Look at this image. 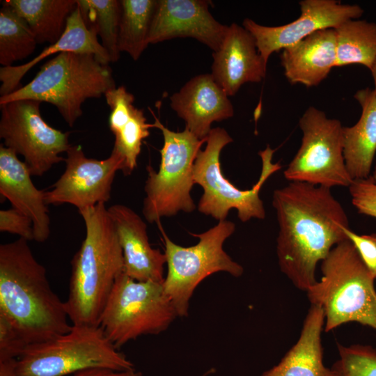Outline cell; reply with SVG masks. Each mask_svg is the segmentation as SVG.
<instances>
[{
	"mask_svg": "<svg viewBox=\"0 0 376 376\" xmlns=\"http://www.w3.org/2000/svg\"><path fill=\"white\" fill-rule=\"evenodd\" d=\"M272 205L279 224L276 256L281 271L298 289L313 285L318 263L348 240L347 214L331 189L289 182L274 190Z\"/></svg>",
	"mask_w": 376,
	"mask_h": 376,
	"instance_id": "6da1fadb",
	"label": "cell"
},
{
	"mask_svg": "<svg viewBox=\"0 0 376 376\" xmlns=\"http://www.w3.org/2000/svg\"><path fill=\"white\" fill-rule=\"evenodd\" d=\"M0 313L29 345L49 340L72 327L65 301L52 289L45 267L23 238L0 245Z\"/></svg>",
	"mask_w": 376,
	"mask_h": 376,
	"instance_id": "7a4b0ae2",
	"label": "cell"
},
{
	"mask_svg": "<svg viewBox=\"0 0 376 376\" xmlns=\"http://www.w3.org/2000/svg\"><path fill=\"white\" fill-rule=\"evenodd\" d=\"M79 212L86 236L71 261L65 308L72 324L99 326L116 280L124 271L123 250L105 203Z\"/></svg>",
	"mask_w": 376,
	"mask_h": 376,
	"instance_id": "3957f363",
	"label": "cell"
},
{
	"mask_svg": "<svg viewBox=\"0 0 376 376\" xmlns=\"http://www.w3.org/2000/svg\"><path fill=\"white\" fill-rule=\"evenodd\" d=\"M320 269V280L306 293L311 304L323 310L324 331L355 322L376 331L375 279L353 244L346 240L334 246Z\"/></svg>",
	"mask_w": 376,
	"mask_h": 376,
	"instance_id": "277c9868",
	"label": "cell"
},
{
	"mask_svg": "<svg viewBox=\"0 0 376 376\" xmlns=\"http://www.w3.org/2000/svg\"><path fill=\"white\" fill-rule=\"evenodd\" d=\"M114 88L109 64L93 54L65 52L45 63L29 84L1 96L0 105L19 100L49 103L73 127L86 100L99 98Z\"/></svg>",
	"mask_w": 376,
	"mask_h": 376,
	"instance_id": "5b68a950",
	"label": "cell"
},
{
	"mask_svg": "<svg viewBox=\"0 0 376 376\" xmlns=\"http://www.w3.org/2000/svg\"><path fill=\"white\" fill-rule=\"evenodd\" d=\"M91 368L135 369L100 326L72 324L64 334L29 345L17 359L20 376H65Z\"/></svg>",
	"mask_w": 376,
	"mask_h": 376,
	"instance_id": "8992f818",
	"label": "cell"
},
{
	"mask_svg": "<svg viewBox=\"0 0 376 376\" xmlns=\"http://www.w3.org/2000/svg\"><path fill=\"white\" fill-rule=\"evenodd\" d=\"M231 142L233 139L226 130L212 128L206 139L205 148L197 155L194 164V182L203 189L198 210L219 221L225 220L231 209L237 210L242 222L251 219H263L265 210L259 196L260 191L268 178L281 169L279 163L272 162L276 150L267 146L259 152L262 159L259 179L250 189L241 190L225 178L221 168V152Z\"/></svg>",
	"mask_w": 376,
	"mask_h": 376,
	"instance_id": "52a82bcc",
	"label": "cell"
},
{
	"mask_svg": "<svg viewBox=\"0 0 376 376\" xmlns=\"http://www.w3.org/2000/svg\"><path fill=\"white\" fill-rule=\"evenodd\" d=\"M155 118L152 127L161 130L164 145L160 150L159 170L155 171L151 166L146 168L148 178L142 212L149 223H158L162 217L196 209L191 196L194 185V164L207 139H198L187 129L182 132L170 130Z\"/></svg>",
	"mask_w": 376,
	"mask_h": 376,
	"instance_id": "ba28073f",
	"label": "cell"
},
{
	"mask_svg": "<svg viewBox=\"0 0 376 376\" xmlns=\"http://www.w3.org/2000/svg\"><path fill=\"white\" fill-rule=\"evenodd\" d=\"M160 230L168 268L163 287L178 317L188 316L190 299L196 287L207 276L219 272L235 277L243 274L242 266L234 261L223 248L225 240L235 230L233 222L226 219L219 221L216 226L203 233H190L198 238V242L187 247L176 244L162 228Z\"/></svg>",
	"mask_w": 376,
	"mask_h": 376,
	"instance_id": "9c48e42d",
	"label": "cell"
},
{
	"mask_svg": "<svg viewBox=\"0 0 376 376\" xmlns=\"http://www.w3.org/2000/svg\"><path fill=\"white\" fill-rule=\"evenodd\" d=\"M178 317L163 283L136 281L123 273L116 280L99 326L119 350L140 336L164 331Z\"/></svg>",
	"mask_w": 376,
	"mask_h": 376,
	"instance_id": "30bf717a",
	"label": "cell"
},
{
	"mask_svg": "<svg viewBox=\"0 0 376 376\" xmlns=\"http://www.w3.org/2000/svg\"><path fill=\"white\" fill-rule=\"evenodd\" d=\"M299 126L301 143L283 172L285 178L329 189L348 187L353 180L345 164L340 121L311 106L299 118Z\"/></svg>",
	"mask_w": 376,
	"mask_h": 376,
	"instance_id": "8fae6325",
	"label": "cell"
},
{
	"mask_svg": "<svg viewBox=\"0 0 376 376\" xmlns=\"http://www.w3.org/2000/svg\"><path fill=\"white\" fill-rule=\"evenodd\" d=\"M40 102L19 100L1 104L0 138L3 146L22 155L32 176L40 177L56 164L71 145L70 133L48 125L42 118Z\"/></svg>",
	"mask_w": 376,
	"mask_h": 376,
	"instance_id": "7c38bea8",
	"label": "cell"
},
{
	"mask_svg": "<svg viewBox=\"0 0 376 376\" xmlns=\"http://www.w3.org/2000/svg\"><path fill=\"white\" fill-rule=\"evenodd\" d=\"M66 155L63 173L45 191L47 205L70 204L81 210L107 202L116 173L123 170V158L113 151L104 159L88 158L79 145L71 146Z\"/></svg>",
	"mask_w": 376,
	"mask_h": 376,
	"instance_id": "4fadbf2b",
	"label": "cell"
},
{
	"mask_svg": "<svg viewBox=\"0 0 376 376\" xmlns=\"http://www.w3.org/2000/svg\"><path fill=\"white\" fill-rule=\"evenodd\" d=\"M300 15L281 26L260 25L251 19L242 22L253 36L259 54L265 63L275 52L282 50L320 30L336 29L343 22L359 19L363 8L357 4H346L335 0H302L299 2Z\"/></svg>",
	"mask_w": 376,
	"mask_h": 376,
	"instance_id": "5bb4252c",
	"label": "cell"
},
{
	"mask_svg": "<svg viewBox=\"0 0 376 376\" xmlns=\"http://www.w3.org/2000/svg\"><path fill=\"white\" fill-rule=\"evenodd\" d=\"M204 0H159L152 20L148 43L175 38H192L217 51L228 26L217 22Z\"/></svg>",
	"mask_w": 376,
	"mask_h": 376,
	"instance_id": "9a60e30c",
	"label": "cell"
},
{
	"mask_svg": "<svg viewBox=\"0 0 376 376\" xmlns=\"http://www.w3.org/2000/svg\"><path fill=\"white\" fill-rule=\"evenodd\" d=\"M107 210L123 250V273L136 281L163 283L166 258L164 253L151 246L146 222L122 204L113 205Z\"/></svg>",
	"mask_w": 376,
	"mask_h": 376,
	"instance_id": "2e32d148",
	"label": "cell"
},
{
	"mask_svg": "<svg viewBox=\"0 0 376 376\" xmlns=\"http://www.w3.org/2000/svg\"><path fill=\"white\" fill-rule=\"evenodd\" d=\"M170 105L185 122V129L201 140L207 139L213 122L234 114L228 96L211 74L191 78L171 96Z\"/></svg>",
	"mask_w": 376,
	"mask_h": 376,
	"instance_id": "e0dca14e",
	"label": "cell"
},
{
	"mask_svg": "<svg viewBox=\"0 0 376 376\" xmlns=\"http://www.w3.org/2000/svg\"><path fill=\"white\" fill-rule=\"evenodd\" d=\"M212 73L228 96L237 93L248 82H260L267 64L258 52L253 36L235 23L228 26L220 48L212 54Z\"/></svg>",
	"mask_w": 376,
	"mask_h": 376,
	"instance_id": "ac0fdd59",
	"label": "cell"
},
{
	"mask_svg": "<svg viewBox=\"0 0 376 376\" xmlns=\"http://www.w3.org/2000/svg\"><path fill=\"white\" fill-rule=\"evenodd\" d=\"M27 165L16 152L0 146V193L33 221L34 240L44 242L50 235V218L45 191L33 183Z\"/></svg>",
	"mask_w": 376,
	"mask_h": 376,
	"instance_id": "d6986e66",
	"label": "cell"
},
{
	"mask_svg": "<svg viewBox=\"0 0 376 376\" xmlns=\"http://www.w3.org/2000/svg\"><path fill=\"white\" fill-rule=\"evenodd\" d=\"M280 58L284 75L290 84H301L306 87L318 86L336 67L335 29L318 31L285 47Z\"/></svg>",
	"mask_w": 376,
	"mask_h": 376,
	"instance_id": "ffe728a7",
	"label": "cell"
},
{
	"mask_svg": "<svg viewBox=\"0 0 376 376\" xmlns=\"http://www.w3.org/2000/svg\"><path fill=\"white\" fill-rule=\"evenodd\" d=\"M104 97L110 108L109 127L115 136L112 151L123 158L122 172L129 175L137 166L142 142L152 125L146 123L143 111L134 106V96L125 86L108 91Z\"/></svg>",
	"mask_w": 376,
	"mask_h": 376,
	"instance_id": "44dd1931",
	"label": "cell"
},
{
	"mask_svg": "<svg viewBox=\"0 0 376 376\" xmlns=\"http://www.w3.org/2000/svg\"><path fill=\"white\" fill-rule=\"evenodd\" d=\"M97 36L85 26L77 6L68 18L65 29L57 42L47 47L25 64L0 68L1 96L7 95L20 88L19 86L23 77L42 60L54 54L65 52L93 54L104 63L109 64L111 62L109 56L98 42Z\"/></svg>",
	"mask_w": 376,
	"mask_h": 376,
	"instance_id": "7402d4cb",
	"label": "cell"
},
{
	"mask_svg": "<svg viewBox=\"0 0 376 376\" xmlns=\"http://www.w3.org/2000/svg\"><path fill=\"white\" fill-rule=\"evenodd\" d=\"M324 315L318 305L311 304L300 336L281 361L260 376H335L323 363L321 334Z\"/></svg>",
	"mask_w": 376,
	"mask_h": 376,
	"instance_id": "603a6c76",
	"label": "cell"
},
{
	"mask_svg": "<svg viewBox=\"0 0 376 376\" xmlns=\"http://www.w3.org/2000/svg\"><path fill=\"white\" fill-rule=\"evenodd\" d=\"M354 97L361 108L360 118L354 125L343 128V157L352 180L370 175L376 154V94L366 88L357 91Z\"/></svg>",
	"mask_w": 376,
	"mask_h": 376,
	"instance_id": "cb8c5ba5",
	"label": "cell"
},
{
	"mask_svg": "<svg viewBox=\"0 0 376 376\" xmlns=\"http://www.w3.org/2000/svg\"><path fill=\"white\" fill-rule=\"evenodd\" d=\"M28 23L38 43L57 42L67 20L77 6V0H6Z\"/></svg>",
	"mask_w": 376,
	"mask_h": 376,
	"instance_id": "d4e9b609",
	"label": "cell"
},
{
	"mask_svg": "<svg viewBox=\"0 0 376 376\" xmlns=\"http://www.w3.org/2000/svg\"><path fill=\"white\" fill-rule=\"evenodd\" d=\"M335 31L336 67L358 64L370 70L376 59V23L349 19Z\"/></svg>",
	"mask_w": 376,
	"mask_h": 376,
	"instance_id": "484cf974",
	"label": "cell"
},
{
	"mask_svg": "<svg viewBox=\"0 0 376 376\" xmlns=\"http://www.w3.org/2000/svg\"><path fill=\"white\" fill-rule=\"evenodd\" d=\"M118 47L137 61L149 45L148 36L156 0H122Z\"/></svg>",
	"mask_w": 376,
	"mask_h": 376,
	"instance_id": "4316f807",
	"label": "cell"
},
{
	"mask_svg": "<svg viewBox=\"0 0 376 376\" xmlns=\"http://www.w3.org/2000/svg\"><path fill=\"white\" fill-rule=\"evenodd\" d=\"M86 28L98 35L111 62L120 57L118 36L121 15L120 1L77 0Z\"/></svg>",
	"mask_w": 376,
	"mask_h": 376,
	"instance_id": "83f0119b",
	"label": "cell"
},
{
	"mask_svg": "<svg viewBox=\"0 0 376 376\" xmlns=\"http://www.w3.org/2000/svg\"><path fill=\"white\" fill-rule=\"evenodd\" d=\"M0 10V63L3 67L30 56L38 44L26 21L13 8Z\"/></svg>",
	"mask_w": 376,
	"mask_h": 376,
	"instance_id": "f1b7e54d",
	"label": "cell"
},
{
	"mask_svg": "<svg viewBox=\"0 0 376 376\" xmlns=\"http://www.w3.org/2000/svg\"><path fill=\"white\" fill-rule=\"evenodd\" d=\"M339 359L331 368L335 376H376V349L370 345L338 344Z\"/></svg>",
	"mask_w": 376,
	"mask_h": 376,
	"instance_id": "f546056e",
	"label": "cell"
},
{
	"mask_svg": "<svg viewBox=\"0 0 376 376\" xmlns=\"http://www.w3.org/2000/svg\"><path fill=\"white\" fill-rule=\"evenodd\" d=\"M348 189L358 212L376 219V166L368 178L353 180Z\"/></svg>",
	"mask_w": 376,
	"mask_h": 376,
	"instance_id": "4dcf8cb0",
	"label": "cell"
},
{
	"mask_svg": "<svg viewBox=\"0 0 376 376\" xmlns=\"http://www.w3.org/2000/svg\"><path fill=\"white\" fill-rule=\"evenodd\" d=\"M28 345L17 328L0 313V361L18 359Z\"/></svg>",
	"mask_w": 376,
	"mask_h": 376,
	"instance_id": "1f68e13d",
	"label": "cell"
},
{
	"mask_svg": "<svg viewBox=\"0 0 376 376\" xmlns=\"http://www.w3.org/2000/svg\"><path fill=\"white\" fill-rule=\"evenodd\" d=\"M0 230L17 235L27 241L34 240L33 221L14 207L1 210Z\"/></svg>",
	"mask_w": 376,
	"mask_h": 376,
	"instance_id": "d6a6232c",
	"label": "cell"
},
{
	"mask_svg": "<svg viewBox=\"0 0 376 376\" xmlns=\"http://www.w3.org/2000/svg\"><path fill=\"white\" fill-rule=\"evenodd\" d=\"M345 233L372 276L376 279V234L358 235L350 228H345Z\"/></svg>",
	"mask_w": 376,
	"mask_h": 376,
	"instance_id": "836d02e7",
	"label": "cell"
},
{
	"mask_svg": "<svg viewBox=\"0 0 376 376\" xmlns=\"http://www.w3.org/2000/svg\"><path fill=\"white\" fill-rule=\"evenodd\" d=\"M72 376H143L142 373L135 369L126 371H114L104 368H91L79 371Z\"/></svg>",
	"mask_w": 376,
	"mask_h": 376,
	"instance_id": "e575fe53",
	"label": "cell"
},
{
	"mask_svg": "<svg viewBox=\"0 0 376 376\" xmlns=\"http://www.w3.org/2000/svg\"><path fill=\"white\" fill-rule=\"evenodd\" d=\"M0 376H20L17 370V359L0 361Z\"/></svg>",
	"mask_w": 376,
	"mask_h": 376,
	"instance_id": "d590c367",
	"label": "cell"
},
{
	"mask_svg": "<svg viewBox=\"0 0 376 376\" xmlns=\"http://www.w3.org/2000/svg\"><path fill=\"white\" fill-rule=\"evenodd\" d=\"M370 70L371 72V75H372V77H373V83H374L373 91L376 94V59Z\"/></svg>",
	"mask_w": 376,
	"mask_h": 376,
	"instance_id": "8d00e7d4",
	"label": "cell"
},
{
	"mask_svg": "<svg viewBox=\"0 0 376 376\" xmlns=\"http://www.w3.org/2000/svg\"><path fill=\"white\" fill-rule=\"evenodd\" d=\"M214 372H215V370L214 368H211L208 370L207 371H206L205 373H204L201 376H209L210 375H211L212 373H214Z\"/></svg>",
	"mask_w": 376,
	"mask_h": 376,
	"instance_id": "74e56055",
	"label": "cell"
}]
</instances>
